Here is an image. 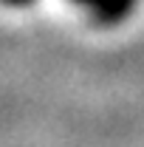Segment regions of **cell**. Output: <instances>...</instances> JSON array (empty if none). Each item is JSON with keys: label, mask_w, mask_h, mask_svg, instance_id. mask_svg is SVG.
I'll list each match as a JSON object with an SVG mask.
<instances>
[{"label": "cell", "mask_w": 144, "mask_h": 147, "mask_svg": "<svg viewBox=\"0 0 144 147\" xmlns=\"http://www.w3.org/2000/svg\"><path fill=\"white\" fill-rule=\"evenodd\" d=\"M85 17L99 28H116L133 17L141 0H71Z\"/></svg>", "instance_id": "1"}, {"label": "cell", "mask_w": 144, "mask_h": 147, "mask_svg": "<svg viewBox=\"0 0 144 147\" xmlns=\"http://www.w3.org/2000/svg\"><path fill=\"white\" fill-rule=\"evenodd\" d=\"M0 3H6V6H11V9H23V6H31L34 0H0Z\"/></svg>", "instance_id": "2"}]
</instances>
